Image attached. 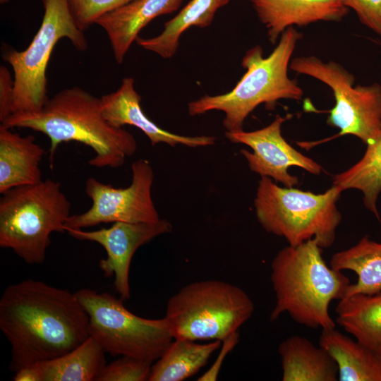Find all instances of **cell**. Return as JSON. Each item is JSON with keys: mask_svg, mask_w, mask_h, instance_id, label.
<instances>
[{"mask_svg": "<svg viewBox=\"0 0 381 381\" xmlns=\"http://www.w3.org/2000/svg\"><path fill=\"white\" fill-rule=\"evenodd\" d=\"M133 0H68L78 28L85 31L102 16Z\"/></svg>", "mask_w": 381, "mask_h": 381, "instance_id": "27", "label": "cell"}, {"mask_svg": "<svg viewBox=\"0 0 381 381\" xmlns=\"http://www.w3.org/2000/svg\"><path fill=\"white\" fill-rule=\"evenodd\" d=\"M71 202L61 184L48 179L13 188L0 198V246L11 249L29 265L46 258L53 232L65 231Z\"/></svg>", "mask_w": 381, "mask_h": 381, "instance_id": "5", "label": "cell"}, {"mask_svg": "<svg viewBox=\"0 0 381 381\" xmlns=\"http://www.w3.org/2000/svg\"><path fill=\"white\" fill-rule=\"evenodd\" d=\"M1 124L9 128H30L47 135L51 141V169L56 150L64 142L75 141L90 147L95 155L88 163L97 168L121 167L138 147L130 132L111 126L105 119L101 97L78 86L57 92L37 111L13 113Z\"/></svg>", "mask_w": 381, "mask_h": 381, "instance_id": "2", "label": "cell"}, {"mask_svg": "<svg viewBox=\"0 0 381 381\" xmlns=\"http://www.w3.org/2000/svg\"><path fill=\"white\" fill-rule=\"evenodd\" d=\"M44 15L40 27L29 46L23 51L11 49L3 59L12 68L14 96L12 114L37 111L49 99L46 71L56 44L68 38L78 51L88 43L84 32L73 18L68 0H41Z\"/></svg>", "mask_w": 381, "mask_h": 381, "instance_id": "9", "label": "cell"}, {"mask_svg": "<svg viewBox=\"0 0 381 381\" xmlns=\"http://www.w3.org/2000/svg\"><path fill=\"white\" fill-rule=\"evenodd\" d=\"M341 191L332 186L315 194L294 187H280L272 179L261 177L254 200L258 222L267 231L296 246L313 239L323 248L334 242L341 220L337 202Z\"/></svg>", "mask_w": 381, "mask_h": 381, "instance_id": "6", "label": "cell"}, {"mask_svg": "<svg viewBox=\"0 0 381 381\" xmlns=\"http://www.w3.org/2000/svg\"><path fill=\"white\" fill-rule=\"evenodd\" d=\"M239 340L238 332L231 334L224 339L219 348V356L215 359L212 365L197 380L198 381H214L217 379L219 370L222 368L223 361L226 358L228 353L231 351L236 346Z\"/></svg>", "mask_w": 381, "mask_h": 381, "instance_id": "30", "label": "cell"}, {"mask_svg": "<svg viewBox=\"0 0 381 381\" xmlns=\"http://www.w3.org/2000/svg\"><path fill=\"white\" fill-rule=\"evenodd\" d=\"M329 265L337 270L352 271L357 275L356 282L350 284L345 297L381 292V243L363 236L355 246L334 253Z\"/></svg>", "mask_w": 381, "mask_h": 381, "instance_id": "24", "label": "cell"}, {"mask_svg": "<svg viewBox=\"0 0 381 381\" xmlns=\"http://www.w3.org/2000/svg\"><path fill=\"white\" fill-rule=\"evenodd\" d=\"M183 0H133L95 22L107 33L115 61L121 64L140 30L155 18L177 11Z\"/></svg>", "mask_w": 381, "mask_h": 381, "instance_id": "16", "label": "cell"}, {"mask_svg": "<svg viewBox=\"0 0 381 381\" xmlns=\"http://www.w3.org/2000/svg\"><path fill=\"white\" fill-rule=\"evenodd\" d=\"M288 119L289 116L277 115L270 124L264 128L250 132L226 131L225 136L231 143L244 144L252 149L253 152L245 149L240 150L252 171L291 188L298 183V178L288 171L291 167H298L316 175L320 174L322 169L284 138L282 126Z\"/></svg>", "mask_w": 381, "mask_h": 381, "instance_id": "13", "label": "cell"}, {"mask_svg": "<svg viewBox=\"0 0 381 381\" xmlns=\"http://www.w3.org/2000/svg\"><path fill=\"white\" fill-rule=\"evenodd\" d=\"M360 22L381 38V0H341Z\"/></svg>", "mask_w": 381, "mask_h": 381, "instance_id": "28", "label": "cell"}, {"mask_svg": "<svg viewBox=\"0 0 381 381\" xmlns=\"http://www.w3.org/2000/svg\"><path fill=\"white\" fill-rule=\"evenodd\" d=\"M222 341L206 344L174 339L152 365L148 381H182L196 374L219 349Z\"/></svg>", "mask_w": 381, "mask_h": 381, "instance_id": "22", "label": "cell"}, {"mask_svg": "<svg viewBox=\"0 0 381 381\" xmlns=\"http://www.w3.org/2000/svg\"><path fill=\"white\" fill-rule=\"evenodd\" d=\"M250 1L273 44L290 27L306 26L319 21L338 22L349 11L341 0Z\"/></svg>", "mask_w": 381, "mask_h": 381, "instance_id": "15", "label": "cell"}, {"mask_svg": "<svg viewBox=\"0 0 381 381\" xmlns=\"http://www.w3.org/2000/svg\"><path fill=\"white\" fill-rule=\"evenodd\" d=\"M255 305L239 286L218 279L191 282L167 301L164 318L174 339L223 341L253 315Z\"/></svg>", "mask_w": 381, "mask_h": 381, "instance_id": "7", "label": "cell"}, {"mask_svg": "<svg viewBox=\"0 0 381 381\" xmlns=\"http://www.w3.org/2000/svg\"><path fill=\"white\" fill-rule=\"evenodd\" d=\"M75 294L88 316L90 336L106 353L153 363L174 339L164 318L136 315L107 292L85 288Z\"/></svg>", "mask_w": 381, "mask_h": 381, "instance_id": "8", "label": "cell"}, {"mask_svg": "<svg viewBox=\"0 0 381 381\" xmlns=\"http://www.w3.org/2000/svg\"><path fill=\"white\" fill-rule=\"evenodd\" d=\"M132 77L123 78L114 92L101 97L102 111L105 119L116 128L126 125L140 129L152 146L165 143L171 147L182 145L190 147L213 145L216 138L210 135L188 136L167 131L158 126L144 113L140 106L141 97L135 89Z\"/></svg>", "mask_w": 381, "mask_h": 381, "instance_id": "14", "label": "cell"}, {"mask_svg": "<svg viewBox=\"0 0 381 381\" xmlns=\"http://www.w3.org/2000/svg\"><path fill=\"white\" fill-rule=\"evenodd\" d=\"M336 322L381 356V292L356 294L339 301Z\"/></svg>", "mask_w": 381, "mask_h": 381, "instance_id": "20", "label": "cell"}, {"mask_svg": "<svg viewBox=\"0 0 381 381\" xmlns=\"http://www.w3.org/2000/svg\"><path fill=\"white\" fill-rule=\"evenodd\" d=\"M152 363L131 356L121 358L106 365L96 381L148 380Z\"/></svg>", "mask_w": 381, "mask_h": 381, "instance_id": "26", "label": "cell"}, {"mask_svg": "<svg viewBox=\"0 0 381 381\" xmlns=\"http://www.w3.org/2000/svg\"><path fill=\"white\" fill-rule=\"evenodd\" d=\"M14 96V79L4 66H0V122L12 114Z\"/></svg>", "mask_w": 381, "mask_h": 381, "instance_id": "29", "label": "cell"}, {"mask_svg": "<svg viewBox=\"0 0 381 381\" xmlns=\"http://www.w3.org/2000/svg\"><path fill=\"white\" fill-rule=\"evenodd\" d=\"M68 234L79 240L95 242L106 250L107 258L100 260L99 267L104 277L114 276L115 291L121 300L130 299L129 270L132 258L143 245L172 231L166 219L155 222H114L109 228L95 231L66 228Z\"/></svg>", "mask_w": 381, "mask_h": 381, "instance_id": "12", "label": "cell"}, {"mask_svg": "<svg viewBox=\"0 0 381 381\" xmlns=\"http://www.w3.org/2000/svg\"><path fill=\"white\" fill-rule=\"evenodd\" d=\"M11 0H0L1 4H5Z\"/></svg>", "mask_w": 381, "mask_h": 381, "instance_id": "32", "label": "cell"}, {"mask_svg": "<svg viewBox=\"0 0 381 381\" xmlns=\"http://www.w3.org/2000/svg\"><path fill=\"white\" fill-rule=\"evenodd\" d=\"M132 180L127 188H114L95 178L85 182V193L92 200L86 212L71 215L66 228L83 229L102 223L155 222L160 219L151 189L153 169L149 161L140 159L131 164Z\"/></svg>", "mask_w": 381, "mask_h": 381, "instance_id": "11", "label": "cell"}, {"mask_svg": "<svg viewBox=\"0 0 381 381\" xmlns=\"http://www.w3.org/2000/svg\"><path fill=\"white\" fill-rule=\"evenodd\" d=\"M302 34L294 27L287 28L280 36L272 53L262 56L260 46L250 49L242 59L246 70L236 85L229 92L205 95L188 104L190 116L217 110L223 111V126L229 132L243 131L248 116L260 104L272 106L278 100L302 99L303 91L296 80L288 75V68L296 44Z\"/></svg>", "mask_w": 381, "mask_h": 381, "instance_id": "4", "label": "cell"}, {"mask_svg": "<svg viewBox=\"0 0 381 381\" xmlns=\"http://www.w3.org/2000/svg\"><path fill=\"white\" fill-rule=\"evenodd\" d=\"M366 145L362 158L346 171L335 174L332 183L341 192L347 189L361 191L365 207L380 219L377 202L381 193V133Z\"/></svg>", "mask_w": 381, "mask_h": 381, "instance_id": "25", "label": "cell"}, {"mask_svg": "<svg viewBox=\"0 0 381 381\" xmlns=\"http://www.w3.org/2000/svg\"><path fill=\"white\" fill-rule=\"evenodd\" d=\"M105 351L90 336L66 353L37 363L42 381H96L106 364Z\"/></svg>", "mask_w": 381, "mask_h": 381, "instance_id": "23", "label": "cell"}, {"mask_svg": "<svg viewBox=\"0 0 381 381\" xmlns=\"http://www.w3.org/2000/svg\"><path fill=\"white\" fill-rule=\"evenodd\" d=\"M0 329L11 346L14 373L61 356L90 337L88 316L75 293L32 279L4 291Z\"/></svg>", "mask_w": 381, "mask_h": 381, "instance_id": "1", "label": "cell"}, {"mask_svg": "<svg viewBox=\"0 0 381 381\" xmlns=\"http://www.w3.org/2000/svg\"><path fill=\"white\" fill-rule=\"evenodd\" d=\"M270 278L276 297L270 321L286 313L308 328H335L329 306L345 297L350 279L327 265L313 239L281 249L272 261Z\"/></svg>", "mask_w": 381, "mask_h": 381, "instance_id": "3", "label": "cell"}, {"mask_svg": "<svg viewBox=\"0 0 381 381\" xmlns=\"http://www.w3.org/2000/svg\"><path fill=\"white\" fill-rule=\"evenodd\" d=\"M319 346L335 361L339 381H381V356L335 328L322 329Z\"/></svg>", "mask_w": 381, "mask_h": 381, "instance_id": "19", "label": "cell"}, {"mask_svg": "<svg viewBox=\"0 0 381 381\" xmlns=\"http://www.w3.org/2000/svg\"><path fill=\"white\" fill-rule=\"evenodd\" d=\"M14 381H42L41 373L37 363L24 366L15 372Z\"/></svg>", "mask_w": 381, "mask_h": 381, "instance_id": "31", "label": "cell"}, {"mask_svg": "<svg viewBox=\"0 0 381 381\" xmlns=\"http://www.w3.org/2000/svg\"><path fill=\"white\" fill-rule=\"evenodd\" d=\"M283 381H337V365L329 353L306 337L294 335L280 343Z\"/></svg>", "mask_w": 381, "mask_h": 381, "instance_id": "18", "label": "cell"}, {"mask_svg": "<svg viewBox=\"0 0 381 381\" xmlns=\"http://www.w3.org/2000/svg\"><path fill=\"white\" fill-rule=\"evenodd\" d=\"M231 0H191L164 25L163 31L150 38L138 37L135 42L143 49L164 59L176 52L181 35L191 27L207 28L212 23L216 12Z\"/></svg>", "mask_w": 381, "mask_h": 381, "instance_id": "21", "label": "cell"}, {"mask_svg": "<svg viewBox=\"0 0 381 381\" xmlns=\"http://www.w3.org/2000/svg\"><path fill=\"white\" fill-rule=\"evenodd\" d=\"M289 68L321 81L332 90L335 105L328 111L327 123L340 130L334 137L352 135L367 145L381 133V85L353 86L355 77L344 66L334 61L324 62L315 56L295 57Z\"/></svg>", "mask_w": 381, "mask_h": 381, "instance_id": "10", "label": "cell"}, {"mask_svg": "<svg viewBox=\"0 0 381 381\" xmlns=\"http://www.w3.org/2000/svg\"><path fill=\"white\" fill-rule=\"evenodd\" d=\"M44 155L33 135L21 136L1 124L0 193L42 181L40 164Z\"/></svg>", "mask_w": 381, "mask_h": 381, "instance_id": "17", "label": "cell"}]
</instances>
